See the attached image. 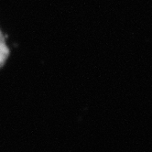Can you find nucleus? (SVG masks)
Here are the masks:
<instances>
[{
    "instance_id": "nucleus-1",
    "label": "nucleus",
    "mask_w": 152,
    "mask_h": 152,
    "mask_svg": "<svg viewBox=\"0 0 152 152\" xmlns=\"http://www.w3.org/2000/svg\"><path fill=\"white\" fill-rule=\"evenodd\" d=\"M9 55V50L5 42V38L0 30V67H2Z\"/></svg>"
}]
</instances>
